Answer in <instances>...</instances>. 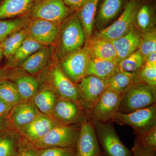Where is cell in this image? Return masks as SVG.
I'll list each match as a JSON object with an SVG mask.
<instances>
[{"label":"cell","mask_w":156,"mask_h":156,"mask_svg":"<svg viewBox=\"0 0 156 156\" xmlns=\"http://www.w3.org/2000/svg\"><path fill=\"white\" fill-rule=\"evenodd\" d=\"M156 104V95L147 84L137 78L122 92L119 112L130 113Z\"/></svg>","instance_id":"obj_1"},{"label":"cell","mask_w":156,"mask_h":156,"mask_svg":"<svg viewBox=\"0 0 156 156\" xmlns=\"http://www.w3.org/2000/svg\"><path fill=\"white\" fill-rule=\"evenodd\" d=\"M86 39L83 27L78 14L72 15L62 27L56 56L62 60L80 49Z\"/></svg>","instance_id":"obj_2"},{"label":"cell","mask_w":156,"mask_h":156,"mask_svg":"<svg viewBox=\"0 0 156 156\" xmlns=\"http://www.w3.org/2000/svg\"><path fill=\"white\" fill-rule=\"evenodd\" d=\"M42 73L41 82L51 87L59 98L79 102L76 84L63 73L59 65H51Z\"/></svg>","instance_id":"obj_3"},{"label":"cell","mask_w":156,"mask_h":156,"mask_svg":"<svg viewBox=\"0 0 156 156\" xmlns=\"http://www.w3.org/2000/svg\"><path fill=\"white\" fill-rule=\"evenodd\" d=\"M122 94V92L107 87L86 116L93 124L98 122H114L119 112Z\"/></svg>","instance_id":"obj_4"},{"label":"cell","mask_w":156,"mask_h":156,"mask_svg":"<svg viewBox=\"0 0 156 156\" xmlns=\"http://www.w3.org/2000/svg\"><path fill=\"white\" fill-rule=\"evenodd\" d=\"M80 126H65L58 124L48 134L32 143L38 149L51 147H76Z\"/></svg>","instance_id":"obj_5"},{"label":"cell","mask_w":156,"mask_h":156,"mask_svg":"<svg viewBox=\"0 0 156 156\" xmlns=\"http://www.w3.org/2000/svg\"><path fill=\"white\" fill-rule=\"evenodd\" d=\"M93 125L105 156H133L131 151L120 139L113 122H98Z\"/></svg>","instance_id":"obj_6"},{"label":"cell","mask_w":156,"mask_h":156,"mask_svg":"<svg viewBox=\"0 0 156 156\" xmlns=\"http://www.w3.org/2000/svg\"><path fill=\"white\" fill-rule=\"evenodd\" d=\"M114 122L120 126H131L135 137H140L156 127V104L130 113L119 112Z\"/></svg>","instance_id":"obj_7"},{"label":"cell","mask_w":156,"mask_h":156,"mask_svg":"<svg viewBox=\"0 0 156 156\" xmlns=\"http://www.w3.org/2000/svg\"><path fill=\"white\" fill-rule=\"evenodd\" d=\"M141 2V0H128L120 17L112 25L96 34L95 36L112 41L127 33L133 27L136 12Z\"/></svg>","instance_id":"obj_8"},{"label":"cell","mask_w":156,"mask_h":156,"mask_svg":"<svg viewBox=\"0 0 156 156\" xmlns=\"http://www.w3.org/2000/svg\"><path fill=\"white\" fill-rule=\"evenodd\" d=\"M76 85L79 103L86 115L107 87L106 80L94 76H86Z\"/></svg>","instance_id":"obj_9"},{"label":"cell","mask_w":156,"mask_h":156,"mask_svg":"<svg viewBox=\"0 0 156 156\" xmlns=\"http://www.w3.org/2000/svg\"><path fill=\"white\" fill-rule=\"evenodd\" d=\"M71 12L63 0H44L37 3L26 15L31 19L44 20L59 24Z\"/></svg>","instance_id":"obj_10"},{"label":"cell","mask_w":156,"mask_h":156,"mask_svg":"<svg viewBox=\"0 0 156 156\" xmlns=\"http://www.w3.org/2000/svg\"><path fill=\"white\" fill-rule=\"evenodd\" d=\"M51 117L61 125L80 126L86 115L79 102L58 98Z\"/></svg>","instance_id":"obj_11"},{"label":"cell","mask_w":156,"mask_h":156,"mask_svg":"<svg viewBox=\"0 0 156 156\" xmlns=\"http://www.w3.org/2000/svg\"><path fill=\"white\" fill-rule=\"evenodd\" d=\"M90 58L89 50L86 47L62 59L59 66L68 77L77 84L86 76Z\"/></svg>","instance_id":"obj_12"},{"label":"cell","mask_w":156,"mask_h":156,"mask_svg":"<svg viewBox=\"0 0 156 156\" xmlns=\"http://www.w3.org/2000/svg\"><path fill=\"white\" fill-rule=\"evenodd\" d=\"M76 148V156H105L101 148L94 126L86 116L81 124Z\"/></svg>","instance_id":"obj_13"},{"label":"cell","mask_w":156,"mask_h":156,"mask_svg":"<svg viewBox=\"0 0 156 156\" xmlns=\"http://www.w3.org/2000/svg\"><path fill=\"white\" fill-rule=\"evenodd\" d=\"M29 37L41 44H54L60 34L58 24L48 20L31 19L27 27Z\"/></svg>","instance_id":"obj_14"},{"label":"cell","mask_w":156,"mask_h":156,"mask_svg":"<svg viewBox=\"0 0 156 156\" xmlns=\"http://www.w3.org/2000/svg\"><path fill=\"white\" fill-rule=\"evenodd\" d=\"M8 80L15 84L22 101L31 100L41 87L39 79L20 68L13 69Z\"/></svg>","instance_id":"obj_15"},{"label":"cell","mask_w":156,"mask_h":156,"mask_svg":"<svg viewBox=\"0 0 156 156\" xmlns=\"http://www.w3.org/2000/svg\"><path fill=\"white\" fill-rule=\"evenodd\" d=\"M40 113L31 100L20 102L11 109L7 117L10 128L19 132Z\"/></svg>","instance_id":"obj_16"},{"label":"cell","mask_w":156,"mask_h":156,"mask_svg":"<svg viewBox=\"0 0 156 156\" xmlns=\"http://www.w3.org/2000/svg\"><path fill=\"white\" fill-rule=\"evenodd\" d=\"M58 124L53 118L40 113L32 122L18 132L33 143L44 136Z\"/></svg>","instance_id":"obj_17"},{"label":"cell","mask_w":156,"mask_h":156,"mask_svg":"<svg viewBox=\"0 0 156 156\" xmlns=\"http://www.w3.org/2000/svg\"><path fill=\"white\" fill-rule=\"evenodd\" d=\"M141 35L139 31L132 27L122 36L111 41L116 51L119 62L137 50Z\"/></svg>","instance_id":"obj_18"},{"label":"cell","mask_w":156,"mask_h":156,"mask_svg":"<svg viewBox=\"0 0 156 156\" xmlns=\"http://www.w3.org/2000/svg\"><path fill=\"white\" fill-rule=\"evenodd\" d=\"M87 48L90 58L119 62L116 51L110 40L95 36L90 39Z\"/></svg>","instance_id":"obj_19"},{"label":"cell","mask_w":156,"mask_h":156,"mask_svg":"<svg viewBox=\"0 0 156 156\" xmlns=\"http://www.w3.org/2000/svg\"><path fill=\"white\" fill-rule=\"evenodd\" d=\"M37 0H3L0 3V20L25 15Z\"/></svg>","instance_id":"obj_20"},{"label":"cell","mask_w":156,"mask_h":156,"mask_svg":"<svg viewBox=\"0 0 156 156\" xmlns=\"http://www.w3.org/2000/svg\"><path fill=\"white\" fill-rule=\"evenodd\" d=\"M44 46L28 36L15 53L7 58V66L11 69L19 68L30 56Z\"/></svg>","instance_id":"obj_21"},{"label":"cell","mask_w":156,"mask_h":156,"mask_svg":"<svg viewBox=\"0 0 156 156\" xmlns=\"http://www.w3.org/2000/svg\"><path fill=\"white\" fill-rule=\"evenodd\" d=\"M51 50L44 46L30 56L20 66V69L31 75L42 72L50 61Z\"/></svg>","instance_id":"obj_22"},{"label":"cell","mask_w":156,"mask_h":156,"mask_svg":"<svg viewBox=\"0 0 156 156\" xmlns=\"http://www.w3.org/2000/svg\"><path fill=\"white\" fill-rule=\"evenodd\" d=\"M58 98L53 89L44 84L41 87L31 100L40 113L51 117Z\"/></svg>","instance_id":"obj_23"},{"label":"cell","mask_w":156,"mask_h":156,"mask_svg":"<svg viewBox=\"0 0 156 156\" xmlns=\"http://www.w3.org/2000/svg\"><path fill=\"white\" fill-rule=\"evenodd\" d=\"M119 63L117 60L90 58L86 76H94L103 80H107L119 70Z\"/></svg>","instance_id":"obj_24"},{"label":"cell","mask_w":156,"mask_h":156,"mask_svg":"<svg viewBox=\"0 0 156 156\" xmlns=\"http://www.w3.org/2000/svg\"><path fill=\"white\" fill-rule=\"evenodd\" d=\"M23 136L19 132L9 129L0 133V156H14Z\"/></svg>","instance_id":"obj_25"},{"label":"cell","mask_w":156,"mask_h":156,"mask_svg":"<svg viewBox=\"0 0 156 156\" xmlns=\"http://www.w3.org/2000/svg\"><path fill=\"white\" fill-rule=\"evenodd\" d=\"M99 0H87V2L78 12V17L86 34V39L91 37L97 6Z\"/></svg>","instance_id":"obj_26"},{"label":"cell","mask_w":156,"mask_h":156,"mask_svg":"<svg viewBox=\"0 0 156 156\" xmlns=\"http://www.w3.org/2000/svg\"><path fill=\"white\" fill-rule=\"evenodd\" d=\"M124 0H103L97 14V20L101 25L114 19L122 9Z\"/></svg>","instance_id":"obj_27"},{"label":"cell","mask_w":156,"mask_h":156,"mask_svg":"<svg viewBox=\"0 0 156 156\" xmlns=\"http://www.w3.org/2000/svg\"><path fill=\"white\" fill-rule=\"evenodd\" d=\"M29 36L27 27L20 29L11 34L0 42L4 56L8 58L13 55Z\"/></svg>","instance_id":"obj_28"},{"label":"cell","mask_w":156,"mask_h":156,"mask_svg":"<svg viewBox=\"0 0 156 156\" xmlns=\"http://www.w3.org/2000/svg\"><path fill=\"white\" fill-rule=\"evenodd\" d=\"M0 98L12 108L23 101L15 84L8 79L0 81Z\"/></svg>","instance_id":"obj_29"},{"label":"cell","mask_w":156,"mask_h":156,"mask_svg":"<svg viewBox=\"0 0 156 156\" xmlns=\"http://www.w3.org/2000/svg\"><path fill=\"white\" fill-rule=\"evenodd\" d=\"M138 74L125 72L118 70L114 74L106 80L107 87L122 92L137 78Z\"/></svg>","instance_id":"obj_30"},{"label":"cell","mask_w":156,"mask_h":156,"mask_svg":"<svg viewBox=\"0 0 156 156\" xmlns=\"http://www.w3.org/2000/svg\"><path fill=\"white\" fill-rule=\"evenodd\" d=\"M30 18L25 15L9 20H0V42L16 30L27 27Z\"/></svg>","instance_id":"obj_31"},{"label":"cell","mask_w":156,"mask_h":156,"mask_svg":"<svg viewBox=\"0 0 156 156\" xmlns=\"http://www.w3.org/2000/svg\"><path fill=\"white\" fill-rule=\"evenodd\" d=\"M135 20L138 28L143 32L151 29L153 26V8L147 3L141 2L136 12Z\"/></svg>","instance_id":"obj_32"},{"label":"cell","mask_w":156,"mask_h":156,"mask_svg":"<svg viewBox=\"0 0 156 156\" xmlns=\"http://www.w3.org/2000/svg\"><path fill=\"white\" fill-rule=\"evenodd\" d=\"M144 63V57L139 50H137L119 62V70L138 74Z\"/></svg>","instance_id":"obj_33"},{"label":"cell","mask_w":156,"mask_h":156,"mask_svg":"<svg viewBox=\"0 0 156 156\" xmlns=\"http://www.w3.org/2000/svg\"><path fill=\"white\" fill-rule=\"evenodd\" d=\"M138 50L144 57L156 51V34L154 29L143 32L141 35Z\"/></svg>","instance_id":"obj_34"},{"label":"cell","mask_w":156,"mask_h":156,"mask_svg":"<svg viewBox=\"0 0 156 156\" xmlns=\"http://www.w3.org/2000/svg\"><path fill=\"white\" fill-rule=\"evenodd\" d=\"M137 78L147 84L156 95V66L144 63Z\"/></svg>","instance_id":"obj_35"},{"label":"cell","mask_w":156,"mask_h":156,"mask_svg":"<svg viewBox=\"0 0 156 156\" xmlns=\"http://www.w3.org/2000/svg\"><path fill=\"white\" fill-rule=\"evenodd\" d=\"M76 147H51L39 150L37 156H76Z\"/></svg>","instance_id":"obj_36"},{"label":"cell","mask_w":156,"mask_h":156,"mask_svg":"<svg viewBox=\"0 0 156 156\" xmlns=\"http://www.w3.org/2000/svg\"><path fill=\"white\" fill-rule=\"evenodd\" d=\"M135 140L144 147L156 151V127Z\"/></svg>","instance_id":"obj_37"},{"label":"cell","mask_w":156,"mask_h":156,"mask_svg":"<svg viewBox=\"0 0 156 156\" xmlns=\"http://www.w3.org/2000/svg\"><path fill=\"white\" fill-rule=\"evenodd\" d=\"M39 151L31 142L23 136L19 148L14 156H37Z\"/></svg>","instance_id":"obj_38"},{"label":"cell","mask_w":156,"mask_h":156,"mask_svg":"<svg viewBox=\"0 0 156 156\" xmlns=\"http://www.w3.org/2000/svg\"><path fill=\"white\" fill-rule=\"evenodd\" d=\"M131 151L133 156H156L155 151L144 147L136 140H134V145Z\"/></svg>","instance_id":"obj_39"},{"label":"cell","mask_w":156,"mask_h":156,"mask_svg":"<svg viewBox=\"0 0 156 156\" xmlns=\"http://www.w3.org/2000/svg\"><path fill=\"white\" fill-rule=\"evenodd\" d=\"M63 2L71 11H79L87 0H63Z\"/></svg>","instance_id":"obj_40"},{"label":"cell","mask_w":156,"mask_h":156,"mask_svg":"<svg viewBox=\"0 0 156 156\" xmlns=\"http://www.w3.org/2000/svg\"><path fill=\"white\" fill-rule=\"evenodd\" d=\"M12 108L0 98V117H8Z\"/></svg>","instance_id":"obj_41"},{"label":"cell","mask_w":156,"mask_h":156,"mask_svg":"<svg viewBox=\"0 0 156 156\" xmlns=\"http://www.w3.org/2000/svg\"><path fill=\"white\" fill-rule=\"evenodd\" d=\"M144 61L145 64L156 66V51L150 53L144 57Z\"/></svg>","instance_id":"obj_42"},{"label":"cell","mask_w":156,"mask_h":156,"mask_svg":"<svg viewBox=\"0 0 156 156\" xmlns=\"http://www.w3.org/2000/svg\"><path fill=\"white\" fill-rule=\"evenodd\" d=\"M13 69L8 66L4 68H0V81L9 79V76Z\"/></svg>","instance_id":"obj_43"},{"label":"cell","mask_w":156,"mask_h":156,"mask_svg":"<svg viewBox=\"0 0 156 156\" xmlns=\"http://www.w3.org/2000/svg\"><path fill=\"white\" fill-rule=\"evenodd\" d=\"M9 129L11 128L7 117H0V133Z\"/></svg>","instance_id":"obj_44"},{"label":"cell","mask_w":156,"mask_h":156,"mask_svg":"<svg viewBox=\"0 0 156 156\" xmlns=\"http://www.w3.org/2000/svg\"><path fill=\"white\" fill-rule=\"evenodd\" d=\"M3 56H4V54H3V48L0 45V60L2 58Z\"/></svg>","instance_id":"obj_45"},{"label":"cell","mask_w":156,"mask_h":156,"mask_svg":"<svg viewBox=\"0 0 156 156\" xmlns=\"http://www.w3.org/2000/svg\"><path fill=\"white\" fill-rule=\"evenodd\" d=\"M44 1V0H37V2H41V1Z\"/></svg>","instance_id":"obj_46"}]
</instances>
